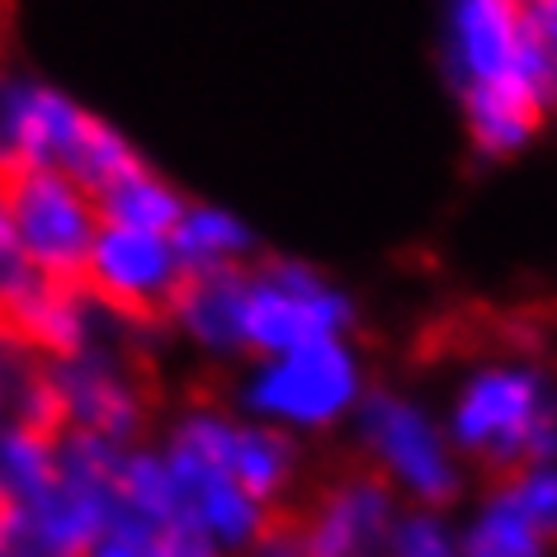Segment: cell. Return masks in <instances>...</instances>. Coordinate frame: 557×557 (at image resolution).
<instances>
[{"mask_svg": "<svg viewBox=\"0 0 557 557\" xmlns=\"http://www.w3.org/2000/svg\"><path fill=\"white\" fill-rule=\"evenodd\" d=\"M553 534L515 486H496L458 534V557H548Z\"/></svg>", "mask_w": 557, "mask_h": 557, "instance_id": "16", "label": "cell"}, {"mask_svg": "<svg viewBox=\"0 0 557 557\" xmlns=\"http://www.w3.org/2000/svg\"><path fill=\"white\" fill-rule=\"evenodd\" d=\"M359 440L383 468V478L421 506H440L458 492V454L444 425L407 397L373 393L355 411Z\"/></svg>", "mask_w": 557, "mask_h": 557, "instance_id": "9", "label": "cell"}, {"mask_svg": "<svg viewBox=\"0 0 557 557\" xmlns=\"http://www.w3.org/2000/svg\"><path fill=\"white\" fill-rule=\"evenodd\" d=\"M38 284V270L29 264L15 232V218L5 208V194H0V312H10L15 302Z\"/></svg>", "mask_w": 557, "mask_h": 557, "instance_id": "21", "label": "cell"}, {"mask_svg": "<svg viewBox=\"0 0 557 557\" xmlns=\"http://www.w3.org/2000/svg\"><path fill=\"white\" fill-rule=\"evenodd\" d=\"M510 486L524 496V506L539 515V524L553 534L557 543V458H548V463H529L510 478Z\"/></svg>", "mask_w": 557, "mask_h": 557, "instance_id": "22", "label": "cell"}, {"mask_svg": "<svg viewBox=\"0 0 557 557\" xmlns=\"http://www.w3.org/2000/svg\"><path fill=\"white\" fill-rule=\"evenodd\" d=\"M161 454L180 486V500L189 506L194 524L203 529V539L218 548V557L246 553L264 534V500L250 496L218 458H208L203 449H194L180 435H171V444Z\"/></svg>", "mask_w": 557, "mask_h": 557, "instance_id": "11", "label": "cell"}, {"mask_svg": "<svg viewBox=\"0 0 557 557\" xmlns=\"http://www.w3.org/2000/svg\"><path fill=\"white\" fill-rule=\"evenodd\" d=\"M449 81L492 157L520 151L557 100V72L529 34L520 0H449Z\"/></svg>", "mask_w": 557, "mask_h": 557, "instance_id": "2", "label": "cell"}, {"mask_svg": "<svg viewBox=\"0 0 557 557\" xmlns=\"http://www.w3.org/2000/svg\"><path fill=\"white\" fill-rule=\"evenodd\" d=\"M246 553L250 557H308V548H302V534H260Z\"/></svg>", "mask_w": 557, "mask_h": 557, "instance_id": "24", "label": "cell"}, {"mask_svg": "<svg viewBox=\"0 0 557 557\" xmlns=\"http://www.w3.org/2000/svg\"><path fill=\"white\" fill-rule=\"evenodd\" d=\"M387 557H458V534L430 506L397 510L393 534H387Z\"/></svg>", "mask_w": 557, "mask_h": 557, "instance_id": "20", "label": "cell"}, {"mask_svg": "<svg viewBox=\"0 0 557 557\" xmlns=\"http://www.w3.org/2000/svg\"><path fill=\"white\" fill-rule=\"evenodd\" d=\"M86 557H218V548L180 500L165 454L123 449L109 515Z\"/></svg>", "mask_w": 557, "mask_h": 557, "instance_id": "7", "label": "cell"}, {"mask_svg": "<svg viewBox=\"0 0 557 557\" xmlns=\"http://www.w3.org/2000/svg\"><path fill=\"white\" fill-rule=\"evenodd\" d=\"M48 383H52L58 421L72 425V435H95V440L123 444L137 430V421H143L137 387L100 345L81 350V355H66V359H52Z\"/></svg>", "mask_w": 557, "mask_h": 557, "instance_id": "12", "label": "cell"}, {"mask_svg": "<svg viewBox=\"0 0 557 557\" xmlns=\"http://www.w3.org/2000/svg\"><path fill=\"white\" fill-rule=\"evenodd\" d=\"M5 208L15 218L20 246L44 278H72L86 270L100 236V203L62 171H15L5 180Z\"/></svg>", "mask_w": 557, "mask_h": 557, "instance_id": "8", "label": "cell"}, {"mask_svg": "<svg viewBox=\"0 0 557 557\" xmlns=\"http://www.w3.org/2000/svg\"><path fill=\"white\" fill-rule=\"evenodd\" d=\"M133 147L72 95L38 81H0V171H62L95 199L137 171Z\"/></svg>", "mask_w": 557, "mask_h": 557, "instance_id": "3", "label": "cell"}, {"mask_svg": "<svg viewBox=\"0 0 557 557\" xmlns=\"http://www.w3.org/2000/svg\"><path fill=\"white\" fill-rule=\"evenodd\" d=\"M123 444L95 435H66L52 486L5 506L0 557H86L114 496Z\"/></svg>", "mask_w": 557, "mask_h": 557, "instance_id": "5", "label": "cell"}, {"mask_svg": "<svg viewBox=\"0 0 557 557\" xmlns=\"http://www.w3.org/2000/svg\"><path fill=\"white\" fill-rule=\"evenodd\" d=\"M0 520H5V506H0Z\"/></svg>", "mask_w": 557, "mask_h": 557, "instance_id": "26", "label": "cell"}, {"mask_svg": "<svg viewBox=\"0 0 557 557\" xmlns=\"http://www.w3.org/2000/svg\"><path fill=\"white\" fill-rule=\"evenodd\" d=\"M0 425H5V401H0Z\"/></svg>", "mask_w": 557, "mask_h": 557, "instance_id": "25", "label": "cell"}, {"mask_svg": "<svg viewBox=\"0 0 557 557\" xmlns=\"http://www.w3.org/2000/svg\"><path fill=\"white\" fill-rule=\"evenodd\" d=\"M10 317H15L20 341L48 350L52 359L95 350V341H100V331H104L100 298L81 294L66 278H44V274H38V284L10 308Z\"/></svg>", "mask_w": 557, "mask_h": 557, "instance_id": "15", "label": "cell"}, {"mask_svg": "<svg viewBox=\"0 0 557 557\" xmlns=\"http://www.w3.org/2000/svg\"><path fill=\"white\" fill-rule=\"evenodd\" d=\"M86 274L95 278L100 298H109L114 308H161V302H175V294L189 278L175 256L171 232L119 227V222H100Z\"/></svg>", "mask_w": 557, "mask_h": 557, "instance_id": "10", "label": "cell"}, {"mask_svg": "<svg viewBox=\"0 0 557 557\" xmlns=\"http://www.w3.org/2000/svg\"><path fill=\"white\" fill-rule=\"evenodd\" d=\"M359 401H364V373L345 341H317L256 359L242 387V407L250 411V421L274 425L284 435L336 425L359 411Z\"/></svg>", "mask_w": 557, "mask_h": 557, "instance_id": "6", "label": "cell"}, {"mask_svg": "<svg viewBox=\"0 0 557 557\" xmlns=\"http://www.w3.org/2000/svg\"><path fill=\"white\" fill-rule=\"evenodd\" d=\"M62 463V440L44 425L5 421L0 425V506H20L52 486Z\"/></svg>", "mask_w": 557, "mask_h": 557, "instance_id": "18", "label": "cell"}, {"mask_svg": "<svg viewBox=\"0 0 557 557\" xmlns=\"http://www.w3.org/2000/svg\"><path fill=\"white\" fill-rule=\"evenodd\" d=\"M171 242L189 278L232 270V264H246L250 256L246 222L232 218L227 208H208V203H185V213L171 227Z\"/></svg>", "mask_w": 557, "mask_h": 557, "instance_id": "17", "label": "cell"}, {"mask_svg": "<svg viewBox=\"0 0 557 557\" xmlns=\"http://www.w3.org/2000/svg\"><path fill=\"white\" fill-rule=\"evenodd\" d=\"M175 317L194 345L213 355H284L317 341H345L355 312L350 298L308 264H232L185 278Z\"/></svg>", "mask_w": 557, "mask_h": 557, "instance_id": "1", "label": "cell"}, {"mask_svg": "<svg viewBox=\"0 0 557 557\" xmlns=\"http://www.w3.org/2000/svg\"><path fill=\"white\" fill-rule=\"evenodd\" d=\"M520 5H524V24L534 34V44L543 48V58L557 72V0H520Z\"/></svg>", "mask_w": 557, "mask_h": 557, "instance_id": "23", "label": "cell"}, {"mask_svg": "<svg viewBox=\"0 0 557 557\" xmlns=\"http://www.w3.org/2000/svg\"><path fill=\"white\" fill-rule=\"evenodd\" d=\"M175 435L194 444V449H203L208 458H218L264 506L284 492L298 468L294 440H288L284 430L260 425V421H232V416H218V411H194L175 425Z\"/></svg>", "mask_w": 557, "mask_h": 557, "instance_id": "13", "label": "cell"}, {"mask_svg": "<svg viewBox=\"0 0 557 557\" xmlns=\"http://www.w3.org/2000/svg\"><path fill=\"white\" fill-rule=\"evenodd\" d=\"M397 520V500L383 482H341L302 529L308 557H387V534Z\"/></svg>", "mask_w": 557, "mask_h": 557, "instance_id": "14", "label": "cell"}, {"mask_svg": "<svg viewBox=\"0 0 557 557\" xmlns=\"http://www.w3.org/2000/svg\"><path fill=\"white\" fill-rule=\"evenodd\" d=\"M100 222H119V227H147V232H171L180 213H185V199L157 180L147 171V165H137L119 180V185H109L100 199Z\"/></svg>", "mask_w": 557, "mask_h": 557, "instance_id": "19", "label": "cell"}, {"mask_svg": "<svg viewBox=\"0 0 557 557\" xmlns=\"http://www.w3.org/2000/svg\"><path fill=\"white\" fill-rule=\"evenodd\" d=\"M454 454L492 468H529L557 458V393L534 364L492 359L472 369L449 407Z\"/></svg>", "mask_w": 557, "mask_h": 557, "instance_id": "4", "label": "cell"}]
</instances>
